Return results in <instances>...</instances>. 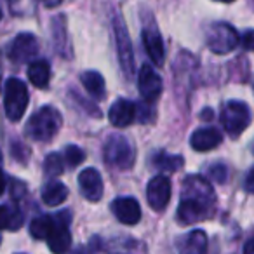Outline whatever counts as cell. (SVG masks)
<instances>
[{"mask_svg": "<svg viewBox=\"0 0 254 254\" xmlns=\"http://www.w3.org/2000/svg\"><path fill=\"white\" fill-rule=\"evenodd\" d=\"M61 113L54 106H44L30 117L26 124V136L35 141H49L61 129Z\"/></svg>", "mask_w": 254, "mask_h": 254, "instance_id": "obj_1", "label": "cell"}, {"mask_svg": "<svg viewBox=\"0 0 254 254\" xmlns=\"http://www.w3.org/2000/svg\"><path fill=\"white\" fill-rule=\"evenodd\" d=\"M105 162L120 171H126L134 164V148L131 141L122 134H112L103 146Z\"/></svg>", "mask_w": 254, "mask_h": 254, "instance_id": "obj_2", "label": "cell"}, {"mask_svg": "<svg viewBox=\"0 0 254 254\" xmlns=\"http://www.w3.org/2000/svg\"><path fill=\"white\" fill-rule=\"evenodd\" d=\"M28 106V89L19 78H7L4 85V110L11 122H18Z\"/></svg>", "mask_w": 254, "mask_h": 254, "instance_id": "obj_3", "label": "cell"}, {"mask_svg": "<svg viewBox=\"0 0 254 254\" xmlns=\"http://www.w3.org/2000/svg\"><path fill=\"white\" fill-rule=\"evenodd\" d=\"M112 26H113V35H115L120 68H122L126 77H132V73H134V53H132V44L131 39H129V33H127L126 23H124L122 16L119 14L113 16Z\"/></svg>", "mask_w": 254, "mask_h": 254, "instance_id": "obj_4", "label": "cell"}, {"mask_svg": "<svg viewBox=\"0 0 254 254\" xmlns=\"http://www.w3.org/2000/svg\"><path fill=\"white\" fill-rule=\"evenodd\" d=\"M251 120V110L246 103L242 101H228L223 106L221 112V124L225 127V131L228 132L232 138L240 136L247 127H249Z\"/></svg>", "mask_w": 254, "mask_h": 254, "instance_id": "obj_5", "label": "cell"}, {"mask_svg": "<svg viewBox=\"0 0 254 254\" xmlns=\"http://www.w3.org/2000/svg\"><path fill=\"white\" fill-rule=\"evenodd\" d=\"M205 42L214 54H228L239 46L240 37L228 23H212L205 35Z\"/></svg>", "mask_w": 254, "mask_h": 254, "instance_id": "obj_6", "label": "cell"}, {"mask_svg": "<svg viewBox=\"0 0 254 254\" xmlns=\"http://www.w3.org/2000/svg\"><path fill=\"white\" fill-rule=\"evenodd\" d=\"M58 223L54 226V230L51 232V235L47 237V244L49 249L54 254H64L71 246V235L68 232V226L71 223V212L70 211H60L56 212Z\"/></svg>", "mask_w": 254, "mask_h": 254, "instance_id": "obj_7", "label": "cell"}, {"mask_svg": "<svg viewBox=\"0 0 254 254\" xmlns=\"http://www.w3.org/2000/svg\"><path fill=\"white\" fill-rule=\"evenodd\" d=\"M212 204L204 202L195 197H181V202L178 205V221L183 225H193L197 221H202L209 216Z\"/></svg>", "mask_w": 254, "mask_h": 254, "instance_id": "obj_8", "label": "cell"}, {"mask_svg": "<svg viewBox=\"0 0 254 254\" xmlns=\"http://www.w3.org/2000/svg\"><path fill=\"white\" fill-rule=\"evenodd\" d=\"M162 78L150 64H143L138 75V89L146 103H153L162 94Z\"/></svg>", "mask_w": 254, "mask_h": 254, "instance_id": "obj_9", "label": "cell"}, {"mask_svg": "<svg viewBox=\"0 0 254 254\" xmlns=\"http://www.w3.org/2000/svg\"><path fill=\"white\" fill-rule=\"evenodd\" d=\"M146 198H148V204L153 211H164L171 198L169 178L162 176V174L152 178L148 187H146Z\"/></svg>", "mask_w": 254, "mask_h": 254, "instance_id": "obj_10", "label": "cell"}, {"mask_svg": "<svg viewBox=\"0 0 254 254\" xmlns=\"http://www.w3.org/2000/svg\"><path fill=\"white\" fill-rule=\"evenodd\" d=\"M99 247L106 254H146V246L134 237H112L108 240H99Z\"/></svg>", "mask_w": 254, "mask_h": 254, "instance_id": "obj_11", "label": "cell"}, {"mask_svg": "<svg viewBox=\"0 0 254 254\" xmlns=\"http://www.w3.org/2000/svg\"><path fill=\"white\" fill-rule=\"evenodd\" d=\"M39 53V40L32 33H19L9 47V58L16 63H26Z\"/></svg>", "mask_w": 254, "mask_h": 254, "instance_id": "obj_12", "label": "cell"}, {"mask_svg": "<svg viewBox=\"0 0 254 254\" xmlns=\"http://www.w3.org/2000/svg\"><path fill=\"white\" fill-rule=\"evenodd\" d=\"M143 46H145L146 54L155 64H164L166 61V47H164V40L160 32L157 30L155 25H146L143 28Z\"/></svg>", "mask_w": 254, "mask_h": 254, "instance_id": "obj_13", "label": "cell"}, {"mask_svg": "<svg viewBox=\"0 0 254 254\" xmlns=\"http://www.w3.org/2000/svg\"><path fill=\"white\" fill-rule=\"evenodd\" d=\"M112 211L115 218L124 225H136L141 219V207L134 197H119L113 200Z\"/></svg>", "mask_w": 254, "mask_h": 254, "instance_id": "obj_14", "label": "cell"}, {"mask_svg": "<svg viewBox=\"0 0 254 254\" xmlns=\"http://www.w3.org/2000/svg\"><path fill=\"white\" fill-rule=\"evenodd\" d=\"M78 187H80V193L84 195L87 200L98 202L103 197V180L101 174L94 169V167H87L78 174Z\"/></svg>", "mask_w": 254, "mask_h": 254, "instance_id": "obj_15", "label": "cell"}, {"mask_svg": "<svg viewBox=\"0 0 254 254\" xmlns=\"http://www.w3.org/2000/svg\"><path fill=\"white\" fill-rule=\"evenodd\" d=\"M136 112H138V106H136L132 101H129V99H122V98L117 99L108 112L110 124H112L113 127H119V129L127 127L129 124L134 122Z\"/></svg>", "mask_w": 254, "mask_h": 254, "instance_id": "obj_16", "label": "cell"}, {"mask_svg": "<svg viewBox=\"0 0 254 254\" xmlns=\"http://www.w3.org/2000/svg\"><path fill=\"white\" fill-rule=\"evenodd\" d=\"M223 134L214 127H200L190 136V145L195 152H209L221 145Z\"/></svg>", "mask_w": 254, "mask_h": 254, "instance_id": "obj_17", "label": "cell"}, {"mask_svg": "<svg viewBox=\"0 0 254 254\" xmlns=\"http://www.w3.org/2000/svg\"><path fill=\"white\" fill-rule=\"evenodd\" d=\"M176 247L180 254H205L207 235L202 230H191V232L178 237Z\"/></svg>", "mask_w": 254, "mask_h": 254, "instance_id": "obj_18", "label": "cell"}, {"mask_svg": "<svg viewBox=\"0 0 254 254\" xmlns=\"http://www.w3.org/2000/svg\"><path fill=\"white\" fill-rule=\"evenodd\" d=\"M181 197H195L209 204H214V190L202 176H188L183 183V193Z\"/></svg>", "mask_w": 254, "mask_h": 254, "instance_id": "obj_19", "label": "cell"}, {"mask_svg": "<svg viewBox=\"0 0 254 254\" xmlns=\"http://www.w3.org/2000/svg\"><path fill=\"white\" fill-rule=\"evenodd\" d=\"M66 197H68V188L61 181H51L42 190V200L49 207H56V205L63 204L66 200Z\"/></svg>", "mask_w": 254, "mask_h": 254, "instance_id": "obj_20", "label": "cell"}, {"mask_svg": "<svg viewBox=\"0 0 254 254\" xmlns=\"http://www.w3.org/2000/svg\"><path fill=\"white\" fill-rule=\"evenodd\" d=\"M23 225V214L16 205H0V230H18Z\"/></svg>", "mask_w": 254, "mask_h": 254, "instance_id": "obj_21", "label": "cell"}, {"mask_svg": "<svg viewBox=\"0 0 254 254\" xmlns=\"http://www.w3.org/2000/svg\"><path fill=\"white\" fill-rule=\"evenodd\" d=\"M28 78L35 87H47L51 78V66L47 61H33L28 66Z\"/></svg>", "mask_w": 254, "mask_h": 254, "instance_id": "obj_22", "label": "cell"}, {"mask_svg": "<svg viewBox=\"0 0 254 254\" xmlns=\"http://www.w3.org/2000/svg\"><path fill=\"white\" fill-rule=\"evenodd\" d=\"M58 223L56 214H44L35 218L30 223V233H32L35 239H47L51 235V232L54 230Z\"/></svg>", "mask_w": 254, "mask_h": 254, "instance_id": "obj_23", "label": "cell"}, {"mask_svg": "<svg viewBox=\"0 0 254 254\" xmlns=\"http://www.w3.org/2000/svg\"><path fill=\"white\" fill-rule=\"evenodd\" d=\"M82 85L87 89L89 94H92L94 98H103L105 96V78L99 71L89 70L84 71L80 77Z\"/></svg>", "mask_w": 254, "mask_h": 254, "instance_id": "obj_24", "label": "cell"}, {"mask_svg": "<svg viewBox=\"0 0 254 254\" xmlns=\"http://www.w3.org/2000/svg\"><path fill=\"white\" fill-rule=\"evenodd\" d=\"M183 164L185 160L181 155H169V153L159 152L153 157V166L164 173H176L178 169L183 167Z\"/></svg>", "mask_w": 254, "mask_h": 254, "instance_id": "obj_25", "label": "cell"}, {"mask_svg": "<svg viewBox=\"0 0 254 254\" xmlns=\"http://www.w3.org/2000/svg\"><path fill=\"white\" fill-rule=\"evenodd\" d=\"M63 157L60 153H49L46 157L44 162V171L49 178H58L60 174H63Z\"/></svg>", "mask_w": 254, "mask_h": 254, "instance_id": "obj_26", "label": "cell"}, {"mask_svg": "<svg viewBox=\"0 0 254 254\" xmlns=\"http://www.w3.org/2000/svg\"><path fill=\"white\" fill-rule=\"evenodd\" d=\"M64 159H66V162L70 164L71 167H75V166H78V164H82V160L85 159V153H84V150L78 148L77 145H70L64 150Z\"/></svg>", "mask_w": 254, "mask_h": 254, "instance_id": "obj_27", "label": "cell"}, {"mask_svg": "<svg viewBox=\"0 0 254 254\" xmlns=\"http://www.w3.org/2000/svg\"><path fill=\"white\" fill-rule=\"evenodd\" d=\"M209 174H211V178L216 181V183H225L226 178H228V171H226V167L223 166V164L212 166L211 169H209Z\"/></svg>", "mask_w": 254, "mask_h": 254, "instance_id": "obj_28", "label": "cell"}, {"mask_svg": "<svg viewBox=\"0 0 254 254\" xmlns=\"http://www.w3.org/2000/svg\"><path fill=\"white\" fill-rule=\"evenodd\" d=\"M240 44L246 51H254V30H247L242 37H240Z\"/></svg>", "mask_w": 254, "mask_h": 254, "instance_id": "obj_29", "label": "cell"}, {"mask_svg": "<svg viewBox=\"0 0 254 254\" xmlns=\"http://www.w3.org/2000/svg\"><path fill=\"white\" fill-rule=\"evenodd\" d=\"M244 187H246V190L249 191V193H254V169H251L249 174L246 176V183H244Z\"/></svg>", "mask_w": 254, "mask_h": 254, "instance_id": "obj_30", "label": "cell"}, {"mask_svg": "<svg viewBox=\"0 0 254 254\" xmlns=\"http://www.w3.org/2000/svg\"><path fill=\"white\" fill-rule=\"evenodd\" d=\"M42 2H44V5H46V7L53 9V7H58V5H60L63 0H42Z\"/></svg>", "mask_w": 254, "mask_h": 254, "instance_id": "obj_31", "label": "cell"}, {"mask_svg": "<svg viewBox=\"0 0 254 254\" xmlns=\"http://www.w3.org/2000/svg\"><path fill=\"white\" fill-rule=\"evenodd\" d=\"M244 254H254V239L244 246Z\"/></svg>", "mask_w": 254, "mask_h": 254, "instance_id": "obj_32", "label": "cell"}, {"mask_svg": "<svg viewBox=\"0 0 254 254\" xmlns=\"http://www.w3.org/2000/svg\"><path fill=\"white\" fill-rule=\"evenodd\" d=\"M4 190H5V176L2 173V169H0V195L4 193Z\"/></svg>", "mask_w": 254, "mask_h": 254, "instance_id": "obj_33", "label": "cell"}, {"mask_svg": "<svg viewBox=\"0 0 254 254\" xmlns=\"http://www.w3.org/2000/svg\"><path fill=\"white\" fill-rule=\"evenodd\" d=\"M218 2H226V4H230V2H233V0H218Z\"/></svg>", "mask_w": 254, "mask_h": 254, "instance_id": "obj_34", "label": "cell"}, {"mask_svg": "<svg viewBox=\"0 0 254 254\" xmlns=\"http://www.w3.org/2000/svg\"><path fill=\"white\" fill-rule=\"evenodd\" d=\"M0 164H2V153H0Z\"/></svg>", "mask_w": 254, "mask_h": 254, "instance_id": "obj_35", "label": "cell"}, {"mask_svg": "<svg viewBox=\"0 0 254 254\" xmlns=\"http://www.w3.org/2000/svg\"><path fill=\"white\" fill-rule=\"evenodd\" d=\"M0 19H2V11H0Z\"/></svg>", "mask_w": 254, "mask_h": 254, "instance_id": "obj_36", "label": "cell"}, {"mask_svg": "<svg viewBox=\"0 0 254 254\" xmlns=\"http://www.w3.org/2000/svg\"><path fill=\"white\" fill-rule=\"evenodd\" d=\"M0 242H2V239H0Z\"/></svg>", "mask_w": 254, "mask_h": 254, "instance_id": "obj_37", "label": "cell"}]
</instances>
